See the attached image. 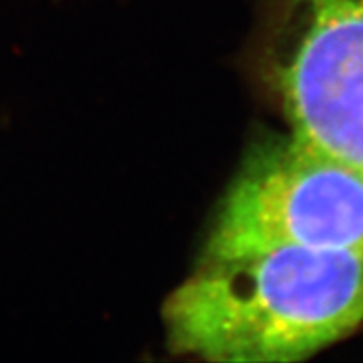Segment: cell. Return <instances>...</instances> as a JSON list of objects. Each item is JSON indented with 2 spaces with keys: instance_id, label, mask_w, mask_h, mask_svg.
Returning <instances> with one entry per match:
<instances>
[{
  "instance_id": "6da1fadb",
  "label": "cell",
  "mask_w": 363,
  "mask_h": 363,
  "mask_svg": "<svg viewBox=\"0 0 363 363\" xmlns=\"http://www.w3.org/2000/svg\"><path fill=\"white\" fill-rule=\"evenodd\" d=\"M363 320V254L274 247L201 258L163 308L169 349L226 363H291Z\"/></svg>"
},
{
  "instance_id": "7a4b0ae2",
  "label": "cell",
  "mask_w": 363,
  "mask_h": 363,
  "mask_svg": "<svg viewBox=\"0 0 363 363\" xmlns=\"http://www.w3.org/2000/svg\"><path fill=\"white\" fill-rule=\"evenodd\" d=\"M274 247L363 254V172L291 132L262 139L245 156L202 258Z\"/></svg>"
},
{
  "instance_id": "3957f363",
  "label": "cell",
  "mask_w": 363,
  "mask_h": 363,
  "mask_svg": "<svg viewBox=\"0 0 363 363\" xmlns=\"http://www.w3.org/2000/svg\"><path fill=\"white\" fill-rule=\"evenodd\" d=\"M262 71L289 132L363 172V0H267Z\"/></svg>"
}]
</instances>
